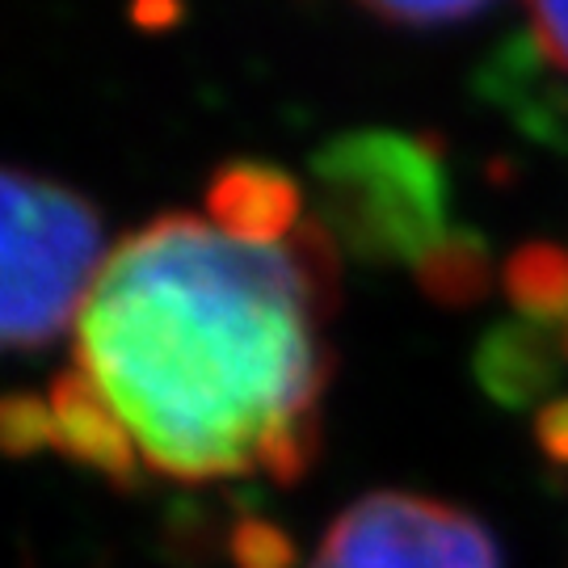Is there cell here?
Listing matches in <instances>:
<instances>
[{
	"label": "cell",
	"instance_id": "6da1fadb",
	"mask_svg": "<svg viewBox=\"0 0 568 568\" xmlns=\"http://www.w3.org/2000/svg\"><path fill=\"white\" fill-rule=\"evenodd\" d=\"M333 304L337 241L321 220L283 244H244L178 211L102 262L77 316V363L164 476L265 471L291 485L321 447Z\"/></svg>",
	"mask_w": 568,
	"mask_h": 568
},
{
	"label": "cell",
	"instance_id": "7a4b0ae2",
	"mask_svg": "<svg viewBox=\"0 0 568 568\" xmlns=\"http://www.w3.org/2000/svg\"><path fill=\"white\" fill-rule=\"evenodd\" d=\"M321 224L349 257L422 262L447 236L450 173L438 135L345 131L312 156Z\"/></svg>",
	"mask_w": 568,
	"mask_h": 568
},
{
	"label": "cell",
	"instance_id": "3957f363",
	"mask_svg": "<svg viewBox=\"0 0 568 568\" xmlns=\"http://www.w3.org/2000/svg\"><path fill=\"white\" fill-rule=\"evenodd\" d=\"M0 220V337L9 349H39L81 316L102 274V220L77 190L21 169H4Z\"/></svg>",
	"mask_w": 568,
	"mask_h": 568
},
{
	"label": "cell",
	"instance_id": "277c9868",
	"mask_svg": "<svg viewBox=\"0 0 568 568\" xmlns=\"http://www.w3.org/2000/svg\"><path fill=\"white\" fill-rule=\"evenodd\" d=\"M312 568H501L471 514L413 493H371L328 527Z\"/></svg>",
	"mask_w": 568,
	"mask_h": 568
},
{
	"label": "cell",
	"instance_id": "5b68a950",
	"mask_svg": "<svg viewBox=\"0 0 568 568\" xmlns=\"http://www.w3.org/2000/svg\"><path fill=\"white\" fill-rule=\"evenodd\" d=\"M51 422H55V447L68 459L102 471L119 488L140 485V447L119 408L105 400V392L84 371H63L51 384Z\"/></svg>",
	"mask_w": 568,
	"mask_h": 568
},
{
	"label": "cell",
	"instance_id": "8992f818",
	"mask_svg": "<svg viewBox=\"0 0 568 568\" xmlns=\"http://www.w3.org/2000/svg\"><path fill=\"white\" fill-rule=\"evenodd\" d=\"M476 89L501 105L530 140L568 148V84L551 72V55L535 34H509L485 60Z\"/></svg>",
	"mask_w": 568,
	"mask_h": 568
},
{
	"label": "cell",
	"instance_id": "52a82bcc",
	"mask_svg": "<svg viewBox=\"0 0 568 568\" xmlns=\"http://www.w3.org/2000/svg\"><path fill=\"white\" fill-rule=\"evenodd\" d=\"M206 215L224 236L244 244H283L300 232V182L274 164H224L206 185Z\"/></svg>",
	"mask_w": 568,
	"mask_h": 568
},
{
	"label": "cell",
	"instance_id": "ba28073f",
	"mask_svg": "<svg viewBox=\"0 0 568 568\" xmlns=\"http://www.w3.org/2000/svg\"><path fill=\"white\" fill-rule=\"evenodd\" d=\"M560 337L551 325L535 321H497L471 354V375L493 405L527 408L539 405L560 379Z\"/></svg>",
	"mask_w": 568,
	"mask_h": 568
},
{
	"label": "cell",
	"instance_id": "9c48e42d",
	"mask_svg": "<svg viewBox=\"0 0 568 568\" xmlns=\"http://www.w3.org/2000/svg\"><path fill=\"white\" fill-rule=\"evenodd\" d=\"M413 270H417V286L443 307L480 304L488 295V286H493L488 244L471 227H450Z\"/></svg>",
	"mask_w": 568,
	"mask_h": 568
},
{
	"label": "cell",
	"instance_id": "30bf717a",
	"mask_svg": "<svg viewBox=\"0 0 568 568\" xmlns=\"http://www.w3.org/2000/svg\"><path fill=\"white\" fill-rule=\"evenodd\" d=\"M509 304L535 325L568 321V248L551 241H530L509 253L501 270Z\"/></svg>",
	"mask_w": 568,
	"mask_h": 568
},
{
	"label": "cell",
	"instance_id": "8fae6325",
	"mask_svg": "<svg viewBox=\"0 0 568 568\" xmlns=\"http://www.w3.org/2000/svg\"><path fill=\"white\" fill-rule=\"evenodd\" d=\"M51 443L55 447V422H51V400H39L30 392H9L0 400V447L9 455H34Z\"/></svg>",
	"mask_w": 568,
	"mask_h": 568
},
{
	"label": "cell",
	"instance_id": "7c38bea8",
	"mask_svg": "<svg viewBox=\"0 0 568 568\" xmlns=\"http://www.w3.org/2000/svg\"><path fill=\"white\" fill-rule=\"evenodd\" d=\"M227 551H232L236 568H295V560H300L291 535L265 518H241Z\"/></svg>",
	"mask_w": 568,
	"mask_h": 568
},
{
	"label": "cell",
	"instance_id": "4fadbf2b",
	"mask_svg": "<svg viewBox=\"0 0 568 568\" xmlns=\"http://www.w3.org/2000/svg\"><path fill=\"white\" fill-rule=\"evenodd\" d=\"M366 13L375 21H387V26H450V21H471L488 13V4L480 0H429V4H417V0H375L366 4Z\"/></svg>",
	"mask_w": 568,
	"mask_h": 568
},
{
	"label": "cell",
	"instance_id": "5bb4252c",
	"mask_svg": "<svg viewBox=\"0 0 568 568\" xmlns=\"http://www.w3.org/2000/svg\"><path fill=\"white\" fill-rule=\"evenodd\" d=\"M530 34L551 55V63L568 72V4H530Z\"/></svg>",
	"mask_w": 568,
	"mask_h": 568
},
{
	"label": "cell",
	"instance_id": "9a60e30c",
	"mask_svg": "<svg viewBox=\"0 0 568 568\" xmlns=\"http://www.w3.org/2000/svg\"><path fill=\"white\" fill-rule=\"evenodd\" d=\"M535 434H539V447H544V455H548L551 464L568 467V396L539 408Z\"/></svg>",
	"mask_w": 568,
	"mask_h": 568
},
{
	"label": "cell",
	"instance_id": "2e32d148",
	"mask_svg": "<svg viewBox=\"0 0 568 568\" xmlns=\"http://www.w3.org/2000/svg\"><path fill=\"white\" fill-rule=\"evenodd\" d=\"M178 18H182L178 4H135V9H131V21H135V26H173Z\"/></svg>",
	"mask_w": 568,
	"mask_h": 568
},
{
	"label": "cell",
	"instance_id": "e0dca14e",
	"mask_svg": "<svg viewBox=\"0 0 568 568\" xmlns=\"http://www.w3.org/2000/svg\"><path fill=\"white\" fill-rule=\"evenodd\" d=\"M556 337H560V354H565V363H568V321L556 325Z\"/></svg>",
	"mask_w": 568,
	"mask_h": 568
}]
</instances>
